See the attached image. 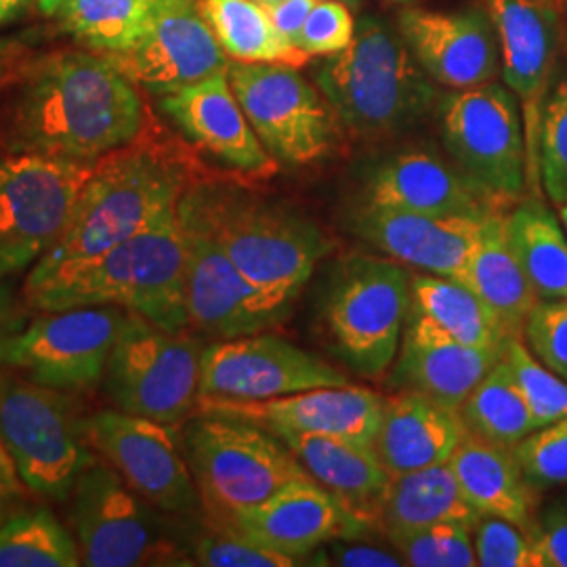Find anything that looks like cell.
<instances>
[{
	"label": "cell",
	"mask_w": 567,
	"mask_h": 567,
	"mask_svg": "<svg viewBox=\"0 0 567 567\" xmlns=\"http://www.w3.org/2000/svg\"><path fill=\"white\" fill-rule=\"evenodd\" d=\"M145 107L121 70L93 53H58L28 68L11 116V147L76 163L137 142Z\"/></svg>",
	"instance_id": "6da1fadb"
},
{
	"label": "cell",
	"mask_w": 567,
	"mask_h": 567,
	"mask_svg": "<svg viewBox=\"0 0 567 567\" xmlns=\"http://www.w3.org/2000/svg\"><path fill=\"white\" fill-rule=\"evenodd\" d=\"M194 185L187 158L161 143H128L95 163L60 240L34 265L23 286L91 261L175 210Z\"/></svg>",
	"instance_id": "7a4b0ae2"
},
{
	"label": "cell",
	"mask_w": 567,
	"mask_h": 567,
	"mask_svg": "<svg viewBox=\"0 0 567 567\" xmlns=\"http://www.w3.org/2000/svg\"><path fill=\"white\" fill-rule=\"evenodd\" d=\"M23 295L39 311L110 305L166 330L189 328L179 206L100 257L23 286Z\"/></svg>",
	"instance_id": "3957f363"
},
{
	"label": "cell",
	"mask_w": 567,
	"mask_h": 567,
	"mask_svg": "<svg viewBox=\"0 0 567 567\" xmlns=\"http://www.w3.org/2000/svg\"><path fill=\"white\" fill-rule=\"evenodd\" d=\"M182 206L250 282L288 307L332 250L330 236L309 217L240 189L194 183Z\"/></svg>",
	"instance_id": "277c9868"
},
{
	"label": "cell",
	"mask_w": 567,
	"mask_h": 567,
	"mask_svg": "<svg viewBox=\"0 0 567 567\" xmlns=\"http://www.w3.org/2000/svg\"><path fill=\"white\" fill-rule=\"evenodd\" d=\"M316 82L344 128L365 140L414 126L440 97L404 37L370 16L347 49L318 65Z\"/></svg>",
	"instance_id": "5b68a950"
},
{
	"label": "cell",
	"mask_w": 567,
	"mask_h": 567,
	"mask_svg": "<svg viewBox=\"0 0 567 567\" xmlns=\"http://www.w3.org/2000/svg\"><path fill=\"white\" fill-rule=\"evenodd\" d=\"M182 440L208 526H225L284 486L309 477L278 435L243 419L200 412L187 421Z\"/></svg>",
	"instance_id": "8992f818"
},
{
	"label": "cell",
	"mask_w": 567,
	"mask_h": 567,
	"mask_svg": "<svg viewBox=\"0 0 567 567\" xmlns=\"http://www.w3.org/2000/svg\"><path fill=\"white\" fill-rule=\"evenodd\" d=\"M410 309L405 265L351 255L326 286L322 326L330 349L362 377H381L395 362Z\"/></svg>",
	"instance_id": "52a82bcc"
},
{
	"label": "cell",
	"mask_w": 567,
	"mask_h": 567,
	"mask_svg": "<svg viewBox=\"0 0 567 567\" xmlns=\"http://www.w3.org/2000/svg\"><path fill=\"white\" fill-rule=\"evenodd\" d=\"M187 330L126 311L103 377L118 410L173 426L198 410L204 347Z\"/></svg>",
	"instance_id": "ba28073f"
},
{
	"label": "cell",
	"mask_w": 567,
	"mask_h": 567,
	"mask_svg": "<svg viewBox=\"0 0 567 567\" xmlns=\"http://www.w3.org/2000/svg\"><path fill=\"white\" fill-rule=\"evenodd\" d=\"M0 440L23 486L60 503L72 496L79 475L95 461L65 391L23 377H0Z\"/></svg>",
	"instance_id": "9c48e42d"
},
{
	"label": "cell",
	"mask_w": 567,
	"mask_h": 567,
	"mask_svg": "<svg viewBox=\"0 0 567 567\" xmlns=\"http://www.w3.org/2000/svg\"><path fill=\"white\" fill-rule=\"evenodd\" d=\"M442 137L452 161L505 206L532 187L519 100L496 82L454 91L442 102Z\"/></svg>",
	"instance_id": "30bf717a"
},
{
	"label": "cell",
	"mask_w": 567,
	"mask_h": 567,
	"mask_svg": "<svg viewBox=\"0 0 567 567\" xmlns=\"http://www.w3.org/2000/svg\"><path fill=\"white\" fill-rule=\"evenodd\" d=\"M95 163L34 152L0 158V276L34 267L58 243Z\"/></svg>",
	"instance_id": "8fae6325"
},
{
	"label": "cell",
	"mask_w": 567,
	"mask_h": 567,
	"mask_svg": "<svg viewBox=\"0 0 567 567\" xmlns=\"http://www.w3.org/2000/svg\"><path fill=\"white\" fill-rule=\"evenodd\" d=\"M229 84L276 163H318L334 147L339 118L324 93L284 63L229 61Z\"/></svg>",
	"instance_id": "7c38bea8"
},
{
	"label": "cell",
	"mask_w": 567,
	"mask_h": 567,
	"mask_svg": "<svg viewBox=\"0 0 567 567\" xmlns=\"http://www.w3.org/2000/svg\"><path fill=\"white\" fill-rule=\"evenodd\" d=\"M126 311L110 305L42 311L0 344V365L65 393L100 385Z\"/></svg>",
	"instance_id": "4fadbf2b"
},
{
	"label": "cell",
	"mask_w": 567,
	"mask_h": 567,
	"mask_svg": "<svg viewBox=\"0 0 567 567\" xmlns=\"http://www.w3.org/2000/svg\"><path fill=\"white\" fill-rule=\"evenodd\" d=\"M72 526L82 566H175L179 553L161 536L143 498L107 465L93 461L72 489Z\"/></svg>",
	"instance_id": "5bb4252c"
},
{
	"label": "cell",
	"mask_w": 567,
	"mask_h": 567,
	"mask_svg": "<svg viewBox=\"0 0 567 567\" xmlns=\"http://www.w3.org/2000/svg\"><path fill=\"white\" fill-rule=\"evenodd\" d=\"M84 442L152 507L185 515L200 507L177 426L103 410L82 419Z\"/></svg>",
	"instance_id": "9a60e30c"
},
{
	"label": "cell",
	"mask_w": 567,
	"mask_h": 567,
	"mask_svg": "<svg viewBox=\"0 0 567 567\" xmlns=\"http://www.w3.org/2000/svg\"><path fill=\"white\" fill-rule=\"evenodd\" d=\"M179 221L189 328L213 341H227L265 332L286 320L290 307L250 282L182 203Z\"/></svg>",
	"instance_id": "2e32d148"
},
{
	"label": "cell",
	"mask_w": 567,
	"mask_h": 567,
	"mask_svg": "<svg viewBox=\"0 0 567 567\" xmlns=\"http://www.w3.org/2000/svg\"><path fill=\"white\" fill-rule=\"evenodd\" d=\"M347 383L337 365L269 332L215 341L203 351L200 398L271 400Z\"/></svg>",
	"instance_id": "e0dca14e"
},
{
	"label": "cell",
	"mask_w": 567,
	"mask_h": 567,
	"mask_svg": "<svg viewBox=\"0 0 567 567\" xmlns=\"http://www.w3.org/2000/svg\"><path fill=\"white\" fill-rule=\"evenodd\" d=\"M105 58L128 81L158 97L204 81L229 65L196 0H164L133 49Z\"/></svg>",
	"instance_id": "ac0fdd59"
},
{
	"label": "cell",
	"mask_w": 567,
	"mask_h": 567,
	"mask_svg": "<svg viewBox=\"0 0 567 567\" xmlns=\"http://www.w3.org/2000/svg\"><path fill=\"white\" fill-rule=\"evenodd\" d=\"M489 18L501 47L503 79L522 105L529 175L532 187L536 189L540 183V112L557 58L559 7L540 0H489Z\"/></svg>",
	"instance_id": "d6986e66"
},
{
	"label": "cell",
	"mask_w": 567,
	"mask_h": 567,
	"mask_svg": "<svg viewBox=\"0 0 567 567\" xmlns=\"http://www.w3.org/2000/svg\"><path fill=\"white\" fill-rule=\"evenodd\" d=\"M213 527V526H210ZM219 529H229L259 547L305 566L307 557L337 538L365 536L372 527L311 477L297 480L257 507L246 508Z\"/></svg>",
	"instance_id": "ffe728a7"
},
{
	"label": "cell",
	"mask_w": 567,
	"mask_h": 567,
	"mask_svg": "<svg viewBox=\"0 0 567 567\" xmlns=\"http://www.w3.org/2000/svg\"><path fill=\"white\" fill-rule=\"evenodd\" d=\"M381 408V393L351 383L309 389L271 400H198V412L243 419L248 423L264 426L274 435H337L362 444H370L379 426Z\"/></svg>",
	"instance_id": "44dd1931"
},
{
	"label": "cell",
	"mask_w": 567,
	"mask_h": 567,
	"mask_svg": "<svg viewBox=\"0 0 567 567\" xmlns=\"http://www.w3.org/2000/svg\"><path fill=\"white\" fill-rule=\"evenodd\" d=\"M400 34L426 76L452 91L494 82L501 47L489 16L480 9L431 11L408 7Z\"/></svg>",
	"instance_id": "7402d4cb"
},
{
	"label": "cell",
	"mask_w": 567,
	"mask_h": 567,
	"mask_svg": "<svg viewBox=\"0 0 567 567\" xmlns=\"http://www.w3.org/2000/svg\"><path fill=\"white\" fill-rule=\"evenodd\" d=\"M487 215L442 217L360 203L349 215V227L398 264L458 280Z\"/></svg>",
	"instance_id": "603a6c76"
},
{
	"label": "cell",
	"mask_w": 567,
	"mask_h": 567,
	"mask_svg": "<svg viewBox=\"0 0 567 567\" xmlns=\"http://www.w3.org/2000/svg\"><path fill=\"white\" fill-rule=\"evenodd\" d=\"M364 204L442 217H482L508 210L458 164L414 147L377 164L364 185Z\"/></svg>",
	"instance_id": "cb8c5ba5"
},
{
	"label": "cell",
	"mask_w": 567,
	"mask_h": 567,
	"mask_svg": "<svg viewBox=\"0 0 567 567\" xmlns=\"http://www.w3.org/2000/svg\"><path fill=\"white\" fill-rule=\"evenodd\" d=\"M161 110L189 142L229 168L250 177H267L276 171V158L246 118L227 70L163 95Z\"/></svg>",
	"instance_id": "d4e9b609"
},
{
	"label": "cell",
	"mask_w": 567,
	"mask_h": 567,
	"mask_svg": "<svg viewBox=\"0 0 567 567\" xmlns=\"http://www.w3.org/2000/svg\"><path fill=\"white\" fill-rule=\"evenodd\" d=\"M503 355L458 343L423 318L408 313L389 385L395 391L421 393L458 410L473 386Z\"/></svg>",
	"instance_id": "484cf974"
},
{
	"label": "cell",
	"mask_w": 567,
	"mask_h": 567,
	"mask_svg": "<svg viewBox=\"0 0 567 567\" xmlns=\"http://www.w3.org/2000/svg\"><path fill=\"white\" fill-rule=\"evenodd\" d=\"M461 412L414 391L383 395L370 447L389 475L444 465L463 442Z\"/></svg>",
	"instance_id": "4316f807"
},
{
	"label": "cell",
	"mask_w": 567,
	"mask_h": 567,
	"mask_svg": "<svg viewBox=\"0 0 567 567\" xmlns=\"http://www.w3.org/2000/svg\"><path fill=\"white\" fill-rule=\"evenodd\" d=\"M447 465L482 517H501L524 529L536 522L538 489L527 482L513 447L466 433Z\"/></svg>",
	"instance_id": "83f0119b"
},
{
	"label": "cell",
	"mask_w": 567,
	"mask_h": 567,
	"mask_svg": "<svg viewBox=\"0 0 567 567\" xmlns=\"http://www.w3.org/2000/svg\"><path fill=\"white\" fill-rule=\"evenodd\" d=\"M374 527L389 540L437 524L475 527L482 515L468 505L447 463L389 475L374 508Z\"/></svg>",
	"instance_id": "f1b7e54d"
},
{
	"label": "cell",
	"mask_w": 567,
	"mask_h": 567,
	"mask_svg": "<svg viewBox=\"0 0 567 567\" xmlns=\"http://www.w3.org/2000/svg\"><path fill=\"white\" fill-rule=\"evenodd\" d=\"M278 437L292 450L313 482L334 494L349 513L377 529L372 508L389 473L370 444L313 433H282Z\"/></svg>",
	"instance_id": "f546056e"
},
{
	"label": "cell",
	"mask_w": 567,
	"mask_h": 567,
	"mask_svg": "<svg viewBox=\"0 0 567 567\" xmlns=\"http://www.w3.org/2000/svg\"><path fill=\"white\" fill-rule=\"evenodd\" d=\"M501 320L508 337H524L527 313L538 301L507 234V210L489 213L458 278Z\"/></svg>",
	"instance_id": "4dcf8cb0"
},
{
	"label": "cell",
	"mask_w": 567,
	"mask_h": 567,
	"mask_svg": "<svg viewBox=\"0 0 567 567\" xmlns=\"http://www.w3.org/2000/svg\"><path fill=\"white\" fill-rule=\"evenodd\" d=\"M408 313L423 318L466 347L505 353L511 339L494 311L456 278L421 271L412 276Z\"/></svg>",
	"instance_id": "1f68e13d"
},
{
	"label": "cell",
	"mask_w": 567,
	"mask_h": 567,
	"mask_svg": "<svg viewBox=\"0 0 567 567\" xmlns=\"http://www.w3.org/2000/svg\"><path fill=\"white\" fill-rule=\"evenodd\" d=\"M507 234L527 282L538 299H567V231L538 194L507 210Z\"/></svg>",
	"instance_id": "d6a6232c"
},
{
	"label": "cell",
	"mask_w": 567,
	"mask_h": 567,
	"mask_svg": "<svg viewBox=\"0 0 567 567\" xmlns=\"http://www.w3.org/2000/svg\"><path fill=\"white\" fill-rule=\"evenodd\" d=\"M198 9L229 60L305 68L311 58L274 28L257 0H198Z\"/></svg>",
	"instance_id": "836d02e7"
},
{
	"label": "cell",
	"mask_w": 567,
	"mask_h": 567,
	"mask_svg": "<svg viewBox=\"0 0 567 567\" xmlns=\"http://www.w3.org/2000/svg\"><path fill=\"white\" fill-rule=\"evenodd\" d=\"M458 412L468 433L498 446L515 447L540 429L505 355L473 386Z\"/></svg>",
	"instance_id": "e575fe53"
},
{
	"label": "cell",
	"mask_w": 567,
	"mask_h": 567,
	"mask_svg": "<svg viewBox=\"0 0 567 567\" xmlns=\"http://www.w3.org/2000/svg\"><path fill=\"white\" fill-rule=\"evenodd\" d=\"M164 0H65L61 25L86 47L107 55L133 49Z\"/></svg>",
	"instance_id": "d590c367"
},
{
	"label": "cell",
	"mask_w": 567,
	"mask_h": 567,
	"mask_svg": "<svg viewBox=\"0 0 567 567\" xmlns=\"http://www.w3.org/2000/svg\"><path fill=\"white\" fill-rule=\"evenodd\" d=\"M81 548L49 508L0 519V567H79Z\"/></svg>",
	"instance_id": "8d00e7d4"
},
{
	"label": "cell",
	"mask_w": 567,
	"mask_h": 567,
	"mask_svg": "<svg viewBox=\"0 0 567 567\" xmlns=\"http://www.w3.org/2000/svg\"><path fill=\"white\" fill-rule=\"evenodd\" d=\"M538 175L548 203H567V79L548 89L538 131Z\"/></svg>",
	"instance_id": "74e56055"
},
{
	"label": "cell",
	"mask_w": 567,
	"mask_h": 567,
	"mask_svg": "<svg viewBox=\"0 0 567 567\" xmlns=\"http://www.w3.org/2000/svg\"><path fill=\"white\" fill-rule=\"evenodd\" d=\"M505 360L522 386L538 426L567 421L566 379L548 370L547 365L527 349L524 337L508 339Z\"/></svg>",
	"instance_id": "f35d334b"
},
{
	"label": "cell",
	"mask_w": 567,
	"mask_h": 567,
	"mask_svg": "<svg viewBox=\"0 0 567 567\" xmlns=\"http://www.w3.org/2000/svg\"><path fill=\"white\" fill-rule=\"evenodd\" d=\"M389 545L400 553L404 566L473 567L477 566L473 527L465 524H437L412 534L398 536Z\"/></svg>",
	"instance_id": "ab89813d"
},
{
	"label": "cell",
	"mask_w": 567,
	"mask_h": 567,
	"mask_svg": "<svg viewBox=\"0 0 567 567\" xmlns=\"http://www.w3.org/2000/svg\"><path fill=\"white\" fill-rule=\"evenodd\" d=\"M513 452L538 492L567 486V421L536 429Z\"/></svg>",
	"instance_id": "60d3db41"
},
{
	"label": "cell",
	"mask_w": 567,
	"mask_h": 567,
	"mask_svg": "<svg viewBox=\"0 0 567 567\" xmlns=\"http://www.w3.org/2000/svg\"><path fill=\"white\" fill-rule=\"evenodd\" d=\"M477 566L543 567L529 532L501 517H482L473 527Z\"/></svg>",
	"instance_id": "b9f144b4"
},
{
	"label": "cell",
	"mask_w": 567,
	"mask_h": 567,
	"mask_svg": "<svg viewBox=\"0 0 567 567\" xmlns=\"http://www.w3.org/2000/svg\"><path fill=\"white\" fill-rule=\"evenodd\" d=\"M210 527V526H208ZM192 557L196 566L206 567H295L297 559L276 550L259 547L240 534L210 527L192 543Z\"/></svg>",
	"instance_id": "7bdbcfd3"
},
{
	"label": "cell",
	"mask_w": 567,
	"mask_h": 567,
	"mask_svg": "<svg viewBox=\"0 0 567 567\" xmlns=\"http://www.w3.org/2000/svg\"><path fill=\"white\" fill-rule=\"evenodd\" d=\"M527 349L567 381V299H538L524 324Z\"/></svg>",
	"instance_id": "ee69618b"
},
{
	"label": "cell",
	"mask_w": 567,
	"mask_h": 567,
	"mask_svg": "<svg viewBox=\"0 0 567 567\" xmlns=\"http://www.w3.org/2000/svg\"><path fill=\"white\" fill-rule=\"evenodd\" d=\"M353 37L351 9L339 0H318L305 21L299 47L309 58H330L347 49Z\"/></svg>",
	"instance_id": "f6af8a7d"
},
{
	"label": "cell",
	"mask_w": 567,
	"mask_h": 567,
	"mask_svg": "<svg viewBox=\"0 0 567 567\" xmlns=\"http://www.w3.org/2000/svg\"><path fill=\"white\" fill-rule=\"evenodd\" d=\"M305 566H341V567H402L404 559L400 553L389 545L381 547L365 536L337 538L326 543L324 547L311 553Z\"/></svg>",
	"instance_id": "bcb514c9"
},
{
	"label": "cell",
	"mask_w": 567,
	"mask_h": 567,
	"mask_svg": "<svg viewBox=\"0 0 567 567\" xmlns=\"http://www.w3.org/2000/svg\"><path fill=\"white\" fill-rule=\"evenodd\" d=\"M543 567H567V505L557 501L538 511L536 522L527 529Z\"/></svg>",
	"instance_id": "7dc6e473"
},
{
	"label": "cell",
	"mask_w": 567,
	"mask_h": 567,
	"mask_svg": "<svg viewBox=\"0 0 567 567\" xmlns=\"http://www.w3.org/2000/svg\"><path fill=\"white\" fill-rule=\"evenodd\" d=\"M318 0H280L274 4H264L274 28L282 34L286 41L299 47L305 21ZM301 49V47H299ZM303 51V49H301Z\"/></svg>",
	"instance_id": "c3c4849f"
},
{
	"label": "cell",
	"mask_w": 567,
	"mask_h": 567,
	"mask_svg": "<svg viewBox=\"0 0 567 567\" xmlns=\"http://www.w3.org/2000/svg\"><path fill=\"white\" fill-rule=\"evenodd\" d=\"M21 482L18 466L0 440V519L9 515L11 507L21 498Z\"/></svg>",
	"instance_id": "681fc988"
},
{
	"label": "cell",
	"mask_w": 567,
	"mask_h": 567,
	"mask_svg": "<svg viewBox=\"0 0 567 567\" xmlns=\"http://www.w3.org/2000/svg\"><path fill=\"white\" fill-rule=\"evenodd\" d=\"M18 328H20V318L16 309L13 288L9 284V278L0 276V344Z\"/></svg>",
	"instance_id": "f907efd6"
},
{
	"label": "cell",
	"mask_w": 567,
	"mask_h": 567,
	"mask_svg": "<svg viewBox=\"0 0 567 567\" xmlns=\"http://www.w3.org/2000/svg\"><path fill=\"white\" fill-rule=\"evenodd\" d=\"M25 53H28V47L21 44L20 41H11V39L0 41V79L9 70H13L23 60Z\"/></svg>",
	"instance_id": "816d5d0a"
},
{
	"label": "cell",
	"mask_w": 567,
	"mask_h": 567,
	"mask_svg": "<svg viewBox=\"0 0 567 567\" xmlns=\"http://www.w3.org/2000/svg\"><path fill=\"white\" fill-rule=\"evenodd\" d=\"M28 0H0V25L16 20Z\"/></svg>",
	"instance_id": "f5cc1de1"
},
{
	"label": "cell",
	"mask_w": 567,
	"mask_h": 567,
	"mask_svg": "<svg viewBox=\"0 0 567 567\" xmlns=\"http://www.w3.org/2000/svg\"><path fill=\"white\" fill-rule=\"evenodd\" d=\"M63 2H65V0H37V4H39V9H41L44 16H55V13L60 11Z\"/></svg>",
	"instance_id": "db71d44e"
},
{
	"label": "cell",
	"mask_w": 567,
	"mask_h": 567,
	"mask_svg": "<svg viewBox=\"0 0 567 567\" xmlns=\"http://www.w3.org/2000/svg\"><path fill=\"white\" fill-rule=\"evenodd\" d=\"M557 215H559V219H561V224H564L567 231V203L561 204V206H557Z\"/></svg>",
	"instance_id": "11a10c76"
},
{
	"label": "cell",
	"mask_w": 567,
	"mask_h": 567,
	"mask_svg": "<svg viewBox=\"0 0 567 567\" xmlns=\"http://www.w3.org/2000/svg\"><path fill=\"white\" fill-rule=\"evenodd\" d=\"M339 2H343L349 9H358L362 4V0H339Z\"/></svg>",
	"instance_id": "9f6ffc18"
},
{
	"label": "cell",
	"mask_w": 567,
	"mask_h": 567,
	"mask_svg": "<svg viewBox=\"0 0 567 567\" xmlns=\"http://www.w3.org/2000/svg\"><path fill=\"white\" fill-rule=\"evenodd\" d=\"M540 2H548V4H555V7H564V4H567V0H540Z\"/></svg>",
	"instance_id": "6f0895ef"
},
{
	"label": "cell",
	"mask_w": 567,
	"mask_h": 567,
	"mask_svg": "<svg viewBox=\"0 0 567 567\" xmlns=\"http://www.w3.org/2000/svg\"><path fill=\"white\" fill-rule=\"evenodd\" d=\"M259 4H274V2H280V0H257Z\"/></svg>",
	"instance_id": "680465c9"
},
{
	"label": "cell",
	"mask_w": 567,
	"mask_h": 567,
	"mask_svg": "<svg viewBox=\"0 0 567 567\" xmlns=\"http://www.w3.org/2000/svg\"><path fill=\"white\" fill-rule=\"evenodd\" d=\"M391 2H410V0H391Z\"/></svg>",
	"instance_id": "91938a15"
}]
</instances>
